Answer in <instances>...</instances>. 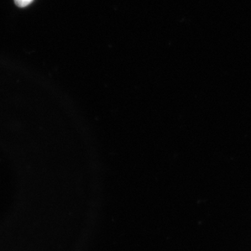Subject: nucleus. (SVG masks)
<instances>
[{
  "mask_svg": "<svg viewBox=\"0 0 251 251\" xmlns=\"http://www.w3.org/2000/svg\"><path fill=\"white\" fill-rule=\"evenodd\" d=\"M15 2L19 7H26L29 3L33 2V0H15Z\"/></svg>",
  "mask_w": 251,
  "mask_h": 251,
  "instance_id": "obj_1",
  "label": "nucleus"
}]
</instances>
